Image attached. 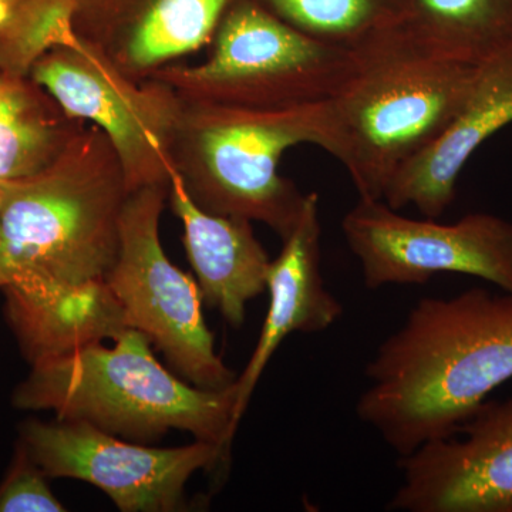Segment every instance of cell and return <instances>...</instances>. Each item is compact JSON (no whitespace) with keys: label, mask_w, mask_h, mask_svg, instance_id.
I'll use <instances>...</instances> for the list:
<instances>
[{"label":"cell","mask_w":512,"mask_h":512,"mask_svg":"<svg viewBox=\"0 0 512 512\" xmlns=\"http://www.w3.org/2000/svg\"><path fill=\"white\" fill-rule=\"evenodd\" d=\"M0 292L30 365L127 329L106 285L130 190L106 134L84 126L47 167L0 183Z\"/></svg>","instance_id":"obj_1"},{"label":"cell","mask_w":512,"mask_h":512,"mask_svg":"<svg viewBox=\"0 0 512 512\" xmlns=\"http://www.w3.org/2000/svg\"><path fill=\"white\" fill-rule=\"evenodd\" d=\"M512 124V47L477 64L466 100L433 144L394 175L383 201L400 211L413 205L441 217L456 198L457 181L485 141Z\"/></svg>","instance_id":"obj_13"},{"label":"cell","mask_w":512,"mask_h":512,"mask_svg":"<svg viewBox=\"0 0 512 512\" xmlns=\"http://www.w3.org/2000/svg\"><path fill=\"white\" fill-rule=\"evenodd\" d=\"M355 49V73L326 100V153L345 165L360 198L383 200L400 168L450 126L477 64L427 52L403 25Z\"/></svg>","instance_id":"obj_3"},{"label":"cell","mask_w":512,"mask_h":512,"mask_svg":"<svg viewBox=\"0 0 512 512\" xmlns=\"http://www.w3.org/2000/svg\"><path fill=\"white\" fill-rule=\"evenodd\" d=\"M268 312L244 372L237 377L235 423H241L266 366L292 333H318L343 315L342 303L328 291L322 275V222L319 195L306 194L305 207L291 234L282 239L281 254L269 268Z\"/></svg>","instance_id":"obj_14"},{"label":"cell","mask_w":512,"mask_h":512,"mask_svg":"<svg viewBox=\"0 0 512 512\" xmlns=\"http://www.w3.org/2000/svg\"><path fill=\"white\" fill-rule=\"evenodd\" d=\"M0 214H2V190H0Z\"/></svg>","instance_id":"obj_22"},{"label":"cell","mask_w":512,"mask_h":512,"mask_svg":"<svg viewBox=\"0 0 512 512\" xmlns=\"http://www.w3.org/2000/svg\"><path fill=\"white\" fill-rule=\"evenodd\" d=\"M329 146L326 100L282 109L185 103L171 146L175 173L211 214L261 222L285 239L306 194L279 173L289 148Z\"/></svg>","instance_id":"obj_5"},{"label":"cell","mask_w":512,"mask_h":512,"mask_svg":"<svg viewBox=\"0 0 512 512\" xmlns=\"http://www.w3.org/2000/svg\"><path fill=\"white\" fill-rule=\"evenodd\" d=\"M20 0H0V26L6 22L13 9L19 5Z\"/></svg>","instance_id":"obj_21"},{"label":"cell","mask_w":512,"mask_h":512,"mask_svg":"<svg viewBox=\"0 0 512 512\" xmlns=\"http://www.w3.org/2000/svg\"><path fill=\"white\" fill-rule=\"evenodd\" d=\"M47 480L26 447L16 441L8 471L0 481V512L66 511Z\"/></svg>","instance_id":"obj_20"},{"label":"cell","mask_w":512,"mask_h":512,"mask_svg":"<svg viewBox=\"0 0 512 512\" xmlns=\"http://www.w3.org/2000/svg\"><path fill=\"white\" fill-rule=\"evenodd\" d=\"M306 35L355 47L407 22L412 0H256Z\"/></svg>","instance_id":"obj_18"},{"label":"cell","mask_w":512,"mask_h":512,"mask_svg":"<svg viewBox=\"0 0 512 512\" xmlns=\"http://www.w3.org/2000/svg\"><path fill=\"white\" fill-rule=\"evenodd\" d=\"M30 79L67 116L90 121L106 134L130 192L168 187L174 171L171 146L184 109L173 87L157 79H131L77 35L40 57Z\"/></svg>","instance_id":"obj_8"},{"label":"cell","mask_w":512,"mask_h":512,"mask_svg":"<svg viewBox=\"0 0 512 512\" xmlns=\"http://www.w3.org/2000/svg\"><path fill=\"white\" fill-rule=\"evenodd\" d=\"M400 512H512V397L485 400L456 433L400 457Z\"/></svg>","instance_id":"obj_11"},{"label":"cell","mask_w":512,"mask_h":512,"mask_svg":"<svg viewBox=\"0 0 512 512\" xmlns=\"http://www.w3.org/2000/svg\"><path fill=\"white\" fill-rule=\"evenodd\" d=\"M168 202L183 224L184 248L202 302L217 309L229 326L241 328L248 302L266 291L272 262L255 237L252 222L202 210L175 171Z\"/></svg>","instance_id":"obj_15"},{"label":"cell","mask_w":512,"mask_h":512,"mask_svg":"<svg viewBox=\"0 0 512 512\" xmlns=\"http://www.w3.org/2000/svg\"><path fill=\"white\" fill-rule=\"evenodd\" d=\"M211 43L204 63L167 64L150 79L185 103L282 109L330 99L357 66L356 49L306 35L256 0H237Z\"/></svg>","instance_id":"obj_6"},{"label":"cell","mask_w":512,"mask_h":512,"mask_svg":"<svg viewBox=\"0 0 512 512\" xmlns=\"http://www.w3.org/2000/svg\"><path fill=\"white\" fill-rule=\"evenodd\" d=\"M365 376L357 417L400 457L451 436L512 379V293L420 299Z\"/></svg>","instance_id":"obj_2"},{"label":"cell","mask_w":512,"mask_h":512,"mask_svg":"<svg viewBox=\"0 0 512 512\" xmlns=\"http://www.w3.org/2000/svg\"><path fill=\"white\" fill-rule=\"evenodd\" d=\"M346 244L370 291L463 274L512 293V221L474 212L454 224L414 220L383 200L360 198L343 217Z\"/></svg>","instance_id":"obj_9"},{"label":"cell","mask_w":512,"mask_h":512,"mask_svg":"<svg viewBox=\"0 0 512 512\" xmlns=\"http://www.w3.org/2000/svg\"><path fill=\"white\" fill-rule=\"evenodd\" d=\"M167 201L163 185L130 192L121 215L119 256L106 285L127 328L146 335L175 373L201 389L227 390L238 376L215 350L197 281L170 261L161 244Z\"/></svg>","instance_id":"obj_7"},{"label":"cell","mask_w":512,"mask_h":512,"mask_svg":"<svg viewBox=\"0 0 512 512\" xmlns=\"http://www.w3.org/2000/svg\"><path fill=\"white\" fill-rule=\"evenodd\" d=\"M113 342L89 343L30 365L13 390V407L50 410L56 419L83 421L137 443L181 430L231 448L238 431L234 386L217 392L180 379L136 329L123 330Z\"/></svg>","instance_id":"obj_4"},{"label":"cell","mask_w":512,"mask_h":512,"mask_svg":"<svg viewBox=\"0 0 512 512\" xmlns=\"http://www.w3.org/2000/svg\"><path fill=\"white\" fill-rule=\"evenodd\" d=\"M84 126L30 77L0 72V183L39 173Z\"/></svg>","instance_id":"obj_16"},{"label":"cell","mask_w":512,"mask_h":512,"mask_svg":"<svg viewBox=\"0 0 512 512\" xmlns=\"http://www.w3.org/2000/svg\"><path fill=\"white\" fill-rule=\"evenodd\" d=\"M74 0H20L0 26V72L30 77L40 57L76 37Z\"/></svg>","instance_id":"obj_19"},{"label":"cell","mask_w":512,"mask_h":512,"mask_svg":"<svg viewBox=\"0 0 512 512\" xmlns=\"http://www.w3.org/2000/svg\"><path fill=\"white\" fill-rule=\"evenodd\" d=\"M403 26L433 55L480 64L512 47V0H412Z\"/></svg>","instance_id":"obj_17"},{"label":"cell","mask_w":512,"mask_h":512,"mask_svg":"<svg viewBox=\"0 0 512 512\" xmlns=\"http://www.w3.org/2000/svg\"><path fill=\"white\" fill-rule=\"evenodd\" d=\"M237 0H74L73 29L120 72L150 79L211 43Z\"/></svg>","instance_id":"obj_12"},{"label":"cell","mask_w":512,"mask_h":512,"mask_svg":"<svg viewBox=\"0 0 512 512\" xmlns=\"http://www.w3.org/2000/svg\"><path fill=\"white\" fill-rule=\"evenodd\" d=\"M18 430V440L47 477L92 484L123 512L180 511L191 477L227 461L229 453L201 440L150 447L83 421L29 419Z\"/></svg>","instance_id":"obj_10"}]
</instances>
